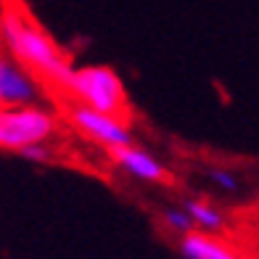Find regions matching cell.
Wrapping results in <instances>:
<instances>
[{"label":"cell","mask_w":259,"mask_h":259,"mask_svg":"<svg viewBox=\"0 0 259 259\" xmlns=\"http://www.w3.org/2000/svg\"><path fill=\"white\" fill-rule=\"evenodd\" d=\"M0 42L6 45L11 58L24 66L29 74L42 77V79L53 82L56 88L66 90L74 66L56 48V42L48 34L37 24H32L21 11L16 8L0 11Z\"/></svg>","instance_id":"cell-1"},{"label":"cell","mask_w":259,"mask_h":259,"mask_svg":"<svg viewBox=\"0 0 259 259\" xmlns=\"http://www.w3.org/2000/svg\"><path fill=\"white\" fill-rule=\"evenodd\" d=\"M66 90L88 109L127 119V90L122 77L111 66L90 64V66L72 69Z\"/></svg>","instance_id":"cell-2"},{"label":"cell","mask_w":259,"mask_h":259,"mask_svg":"<svg viewBox=\"0 0 259 259\" xmlns=\"http://www.w3.org/2000/svg\"><path fill=\"white\" fill-rule=\"evenodd\" d=\"M58 130V119L37 103L0 106V151L19 154L24 146L48 143Z\"/></svg>","instance_id":"cell-3"},{"label":"cell","mask_w":259,"mask_h":259,"mask_svg":"<svg viewBox=\"0 0 259 259\" xmlns=\"http://www.w3.org/2000/svg\"><path fill=\"white\" fill-rule=\"evenodd\" d=\"M69 119L85 138L96 140V143H101L109 151L133 143V130H130V122L122 119V116H111V114H103V111L77 103L69 111Z\"/></svg>","instance_id":"cell-4"},{"label":"cell","mask_w":259,"mask_h":259,"mask_svg":"<svg viewBox=\"0 0 259 259\" xmlns=\"http://www.w3.org/2000/svg\"><path fill=\"white\" fill-rule=\"evenodd\" d=\"M40 96L37 79L14 58L0 56V106H24L34 103Z\"/></svg>","instance_id":"cell-5"},{"label":"cell","mask_w":259,"mask_h":259,"mask_svg":"<svg viewBox=\"0 0 259 259\" xmlns=\"http://www.w3.org/2000/svg\"><path fill=\"white\" fill-rule=\"evenodd\" d=\"M111 156H114V161L130 175V178H135V180L156 183V185L169 183V169L164 167V164H161L154 154H148V151L138 148L135 143L114 148Z\"/></svg>","instance_id":"cell-6"},{"label":"cell","mask_w":259,"mask_h":259,"mask_svg":"<svg viewBox=\"0 0 259 259\" xmlns=\"http://www.w3.org/2000/svg\"><path fill=\"white\" fill-rule=\"evenodd\" d=\"M180 254L185 259H238V251L204 230L180 235Z\"/></svg>","instance_id":"cell-7"},{"label":"cell","mask_w":259,"mask_h":259,"mask_svg":"<svg viewBox=\"0 0 259 259\" xmlns=\"http://www.w3.org/2000/svg\"><path fill=\"white\" fill-rule=\"evenodd\" d=\"M180 206L188 211V217L193 220L196 230L220 233L222 228H225V217H222V211H220L217 206H211V204L201 201V198H185Z\"/></svg>","instance_id":"cell-8"},{"label":"cell","mask_w":259,"mask_h":259,"mask_svg":"<svg viewBox=\"0 0 259 259\" xmlns=\"http://www.w3.org/2000/svg\"><path fill=\"white\" fill-rule=\"evenodd\" d=\"M161 220H164V225H167L172 233H178V235H185V233L196 230L193 220L188 217V211L183 206H167V209H164V214H161Z\"/></svg>","instance_id":"cell-9"},{"label":"cell","mask_w":259,"mask_h":259,"mask_svg":"<svg viewBox=\"0 0 259 259\" xmlns=\"http://www.w3.org/2000/svg\"><path fill=\"white\" fill-rule=\"evenodd\" d=\"M209 180L214 183L222 193H235V191H238V178H235L230 169H222V167L209 169Z\"/></svg>","instance_id":"cell-10"},{"label":"cell","mask_w":259,"mask_h":259,"mask_svg":"<svg viewBox=\"0 0 259 259\" xmlns=\"http://www.w3.org/2000/svg\"><path fill=\"white\" fill-rule=\"evenodd\" d=\"M19 156H24L27 161H34V164H45V161L53 159L48 143H32V146H24V148L19 151Z\"/></svg>","instance_id":"cell-11"}]
</instances>
